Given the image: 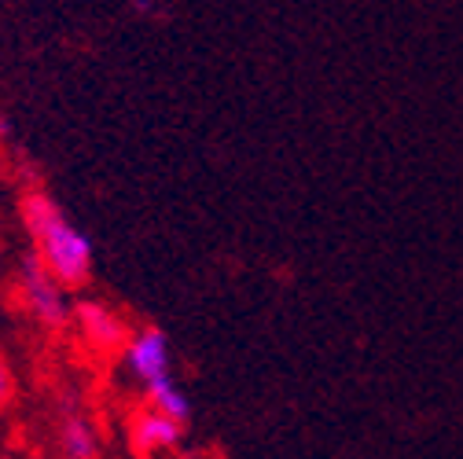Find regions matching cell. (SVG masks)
<instances>
[{
    "label": "cell",
    "instance_id": "6da1fadb",
    "mask_svg": "<svg viewBox=\"0 0 463 459\" xmlns=\"http://www.w3.org/2000/svg\"><path fill=\"white\" fill-rule=\"evenodd\" d=\"M23 220H26V232L33 239V254L41 258V265L60 283H67L71 291L85 286L92 276V239L81 228L44 192H33L23 199Z\"/></svg>",
    "mask_w": 463,
    "mask_h": 459
},
{
    "label": "cell",
    "instance_id": "7a4b0ae2",
    "mask_svg": "<svg viewBox=\"0 0 463 459\" xmlns=\"http://www.w3.org/2000/svg\"><path fill=\"white\" fill-rule=\"evenodd\" d=\"M19 295L30 313V320L44 331H67L74 320V302H71V286L55 279L37 254L23 258L19 265Z\"/></svg>",
    "mask_w": 463,
    "mask_h": 459
},
{
    "label": "cell",
    "instance_id": "3957f363",
    "mask_svg": "<svg viewBox=\"0 0 463 459\" xmlns=\"http://www.w3.org/2000/svg\"><path fill=\"white\" fill-rule=\"evenodd\" d=\"M81 334V342L92 350V353H103V357H114L126 350L129 342V323L114 313L110 305L96 302V298H85V302H74V320H71Z\"/></svg>",
    "mask_w": 463,
    "mask_h": 459
},
{
    "label": "cell",
    "instance_id": "277c9868",
    "mask_svg": "<svg viewBox=\"0 0 463 459\" xmlns=\"http://www.w3.org/2000/svg\"><path fill=\"white\" fill-rule=\"evenodd\" d=\"M122 357H126L129 375H133L140 386H147V382L169 375V364H173L169 338H165L162 327H140V331H133L129 342H126V350H122Z\"/></svg>",
    "mask_w": 463,
    "mask_h": 459
},
{
    "label": "cell",
    "instance_id": "5b68a950",
    "mask_svg": "<svg viewBox=\"0 0 463 459\" xmlns=\"http://www.w3.org/2000/svg\"><path fill=\"white\" fill-rule=\"evenodd\" d=\"M181 434H184V423L169 419V416L158 412V408L137 412V419H133V426H129V441H133V448H137L140 455H155V452L173 448V445L181 441Z\"/></svg>",
    "mask_w": 463,
    "mask_h": 459
},
{
    "label": "cell",
    "instance_id": "8992f818",
    "mask_svg": "<svg viewBox=\"0 0 463 459\" xmlns=\"http://www.w3.org/2000/svg\"><path fill=\"white\" fill-rule=\"evenodd\" d=\"M55 445H60V455L63 459H99V430L81 412H67L60 419Z\"/></svg>",
    "mask_w": 463,
    "mask_h": 459
},
{
    "label": "cell",
    "instance_id": "52a82bcc",
    "mask_svg": "<svg viewBox=\"0 0 463 459\" xmlns=\"http://www.w3.org/2000/svg\"><path fill=\"white\" fill-rule=\"evenodd\" d=\"M144 397H147V408H158L169 419H177V423H188L192 419V400H188V393L177 382H173V375H162V379L147 382L144 386Z\"/></svg>",
    "mask_w": 463,
    "mask_h": 459
},
{
    "label": "cell",
    "instance_id": "ba28073f",
    "mask_svg": "<svg viewBox=\"0 0 463 459\" xmlns=\"http://www.w3.org/2000/svg\"><path fill=\"white\" fill-rule=\"evenodd\" d=\"M12 400H15V375H12L8 361L0 357V412H8Z\"/></svg>",
    "mask_w": 463,
    "mask_h": 459
}]
</instances>
